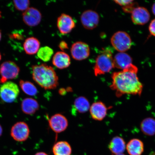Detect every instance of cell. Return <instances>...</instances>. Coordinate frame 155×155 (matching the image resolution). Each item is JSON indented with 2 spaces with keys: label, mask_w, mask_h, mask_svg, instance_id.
Returning <instances> with one entry per match:
<instances>
[{
  "label": "cell",
  "mask_w": 155,
  "mask_h": 155,
  "mask_svg": "<svg viewBox=\"0 0 155 155\" xmlns=\"http://www.w3.org/2000/svg\"><path fill=\"white\" fill-rule=\"evenodd\" d=\"M108 147L110 151L114 155L123 154L125 150V141L122 137L116 136L113 137L110 141Z\"/></svg>",
  "instance_id": "17"
},
{
  "label": "cell",
  "mask_w": 155,
  "mask_h": 155,
  "mask_svg": "<svg viewBox=\"0 0 155 155\" xmlns=\"http://www.w3.org/2000/svg\"><path fill=\"white\" fill-rule=\"evenodd\" d=\"M117 155H125L124 154H120Z\"/></svg>",
  "instance_id": "37"
},
{
  "label": "cell",
  "mask_w": 155,
  "mask_h": 155,
  "mask_svg": "<svg viewBox=\"0 0 155 155\" xmlns=\"http://www.w3.org/2000/svg\"><path fill=\"white\" fill-rule=\"evenodd\" d=\"M1 58H2V57H1V53H0V61H1Z\"/></svg>",
  "instance_id": "35"
},
{
  "label": "cell",
  "mask_w": 155,
  "mask_h": 155,
  "mask_svg": "<svg viewBox=\"0 0 155 155\" xmlns=\"http://www.w3.org/2000/svg\"><path fill=\"white\" fill-rule=\"evenodd\" d=\"M126 148L130 155H141L144 152V144L139 139H133L128 143Z\"/></svg>",
  "instance_id": "19"
},
{
  "label": "cell",
  "mask_w": 155,
  "mask_h": 155,
  "mask_svg": "<svg viewBox=\"0 0 155 155\" xmlns=\"http://www.w3.org/2000/svg\"><path fill=\"white\" fill-rule=\"evenodd\" d=\"M107 108L105 104L101 101L94 102L90 106V113L93 119L95 120H102L107 114Z\"/></svg>",
  "instance_id": "14"
},
{
  "label": "cell",
  "mask_w": 155,
  "mask_h": 155,
  "mask_svg": "<svg viewBox=\"0 0 155 155\" xmlns=\"http://www.w3.org/2000/svg\"><path fill=\"white\" fill-rule=\"evenodd\" d=\"M71 55L74 59L81 61L88 58L90 55V48L88 44L82 41L74 43L71 48Z\"/></svg>",
  "instance_id": "8"
},
{
  "label": "cell",
  "mask_w": 155,
  "mask_h": 155,
  "mask_svg": "<svg viewBox=\"0 0 155 155\" xmlns=\"http://www.w3.org/2000/svg\"><path fill=\"white\" fill-rule=\"evenodd\" d=\"M152 11L153 14L155 16V3L153 5L152 7Z\"/></svg>",
  "instance_id": "32"
},
{
  "label": "cell",
  "mask_w": 155,
  "mask_h": 155,
  "mask_svg": "<svg viewBox=\"0 0 155 155\" xmlns=\"http://www.w3.org/2000/svg\"><path fill=\"white\" fill-rule=\"evenodd\" d=\"M131 18L134 24L144 25L150 20V15L148 10L145 8L137 7L132 12Z\"/></svg>",
  "instance_id": "13"
},
{
  "label": "cell",
  "mask_w": 155,
  "mask_h": 155,
  "mask_svg": "<svg viewBox=\"0 0 155 155\" xmlns=\"http://www.w3.org/2000/svg\"><path fill=\"white\" fill-rule=\"evenodd\" d=\"M53 152L54 155H71L72 149L67 141H59L54 145Z\"/></svg>",
  "instance_id": "21"
},
{
  "label": "cell",
  "mask_w": 155,
  "mask_h": 155,
  "mask_svg": "<svg viewBox=\"0 0 155 155\" xmlns=\"http://www.w3.org/2000/svg\"><path fill=\"white\" fill-rule=\"evenodd\" d=\"M54 54V51L51 48L46 46L40 48L37 53L39 58L44 62L49 61Z\"/></svg>",
  "instance_id": "25"
},
{
  "label": "cell",
  "mask_w": 155,
  "mask_h": 155,
  "mask_svg": "<svg viewBox=\"0 0 155 155\" xmlns=\"http://www.w3.org/2000/svg\"><path fill=\"white\" fill-rule=\"evenodd\" d=\"M15 8L19 11H25L29 8L30 2L29 1H13Z\"/></svg>",
  "instance_id": "26"
},
{
  "label": "cell",
  "mask_w": 155,
  "mask_h": 155,
  "mask_svg": "<svg viewBox=\"0 0 155 155\" xmlns=\"http://www.w3.org/2000/svg\"><path fill=\"white\" fill-rule=\"evenodd\" d=\"M137 68L132 64L122 71L112 74L110 87L117 97L125 94L141 95L143 85L137 76Z\"/></svg>",
  "instance_id": "1"
},
{
  "label": "cell",
  "mask_w": 155,
  "mask_h": 155,
  "mask_svg": "<svg viewBox=\"0 0 155 155\" xmlns=\"http://www.w3.org/2000/svg\"><path fill=\"white\" fill-rule=\"evenodd\" d=\"M23 21L29 26H37L42 19L41 13L38 9L33 7L29 8L23 13Z\"/></svg>",
  "instance_id": "11"
},
{
  "label": "cell",
  "mask_w": 155,
  "mask_h": 155,
  "mask_svg": "<svg viewBox=\"0 0 155 155\" xmlns=\"http://www.w3.org/2000/svg\"><path fill=\"white\" fill-rule=\"evenodd\" d=\"M39 108L38 102L34 99L27 98L23 100L21 103V108L23 112L27 115L34 114Z\"/></svg>",
  "instance_id": "18"
},
{
  "label": "cell",
  "mask_w": 155,
  "mask_h": 155,
  "mask_svg": "<svg viewBox=\"0 0 155 155\" xmlns=\"http://www.w3.org/2000/svg\"><path fill=\"white\" fill-rule=\"evenodd\" d=\"M81 22L84 28L92 30L97 26L100 21V16L96 11L88 10L82 13L81 17Z\"/></svg>",
  "instance_id": "9"
},
{
  "label": "cell",
  "mask_w": 155,
  "mask_h": 155,
  "mask_svg": "<svg viewBox=\"0 0 155 155\" xmlns=\"http://www.w3.org/2000/svg\"><path fill=\"white\" fill-rule=\"evenodd\" d=\"M1 38H2V34H1V31H0V41L1 40Z\"/></svg>",
  "instance_id": "34"
},
{
  "label": "cell",
  "mask_w": 155,
  "mask_h": 155,
  "mask_svg": "<svg viewBox=\"0 0 155 155\" xmlns=\"http://www.w3.org/2000/svg\"><path fill=\"white\" fill-rule=\"evenodd\" d=\"M114 68L112 51L110 48L103 49L97 57L94 68L95 75L104 74L109 72Z\"/></svg>",
  "instance_id": "3"
},
{
  "label": "cell",
  "mask_w": 155,
  "mask_h": 155,
  "mask_svg": "<svg viewBox=\"0 0 155 155\" xmlns=\"http://www.w3.org/2000/svg\"><path fill=\"white\" fill-rule=\"evenodd\" d=\"M118 5H120L122 6H125V5H128L129 4L132 2H134L133 1H131V0H127V1H114Z\"/></svg>",
  "instance_id": "29"
},
{
  "label": "cell",
  "mask_w": 155,
  "mask_h": 155,
  "mask_svg": "<svg viewBox=\"0 0 155 155\" xmlns=\"http://www.w3.org/2000/svg\"><path fill=\"white\" fill-rule=\"evenodd\" d=\"M49 125L54 132L59 133L64 131L68 126L67 118L61 114H56L50 118Z\"/></svg>",
  "instance_id": "10"
},
{
  "label": "cell",
  "mask_w": 155,
  "mask_h": 155,
  "mask_svg": "<svg viewBox=\"0 0 155 155\" xmlns=\"http://www.w3.org/2000/svg\"><path fill=\"white\" fill-rule=\"evenodd\" d=\"M19 94V87L12 82H7L2 85L0 88V96L3 101L7 103L14 102Z\"/></svg>",
  "instance_id": "6"
},
{
  "label": "cell",
  "mask_w": 155,
  "mask_h": 155,
  "mask_svg": "<svg viewBox=\"0 0 155 155\" xmlns=\"http://www.w3.org/2000/svg\"><path fill=\"white\" fill-rule=\"evenodd\" d=\"M74 106L79 113H83L88 111L91 106L90 102L86 97L81 96L75 100Z\"/></svg>",
  "instance_id": "23"
},
{
  "label": "cell",
  "mask_w": 155,
  "mask_h": 155,
  "mask_svg": "<svg viewBox=\"0 0 155 155\" xmlns=\"http://www.w3.org/2000/svg\"><path fill=\"white\" fill-rule=\"evenodd\" d=\"M3 133V129L2 126L0 125V137L1 136Z\"/></svg>",
  "instance_id": "33"
},
{
  "label": "cell",
  "mask_w": 155,
  "mask_h": 155,
  "mask_svg": "<svg viewBox=\"0 0 155 155\" xmlns=\"http://www.w3.org/2000/svg\"><path fill=\"white\" fill-rule=\"evenodd\" d=\"M40 46L39 41L33 37L27 38L23 45L25 53L29 55H34L37 53Z\"/></svg>",
  "instance_id": "20"
},
{
  "label": "cell",
  "mask_w": 155,
  "mask_h": 155,
  "mask_svg": "<svg viewBox=\"0 0 155 155\" xmlns=\"http://www.w3.org/2000/svg\"><path fill=\"white\" fill-rule=\"evenodd\" d=\"M71 58L68 54L63 51H59L54 55L53 64L60 69L66 68L71 64Z\"/></svg>",
  "instance_id": "15"
},
{
  "label": "cell",
  "mask_w": 155,
  "mask_h": 155,
  "mask_svg": "<svg viewBox=\"0 0 155 155\" xmlns=\"http://www.w3.org/2000/svg\"><path fill=\"white\" fill-rule=\"evenodd\" d=\"M57 25L60 32L63 34L69 33L75 26V22L72 17L64 13L58 17Z\"/></svg>",
  "instance_id": "12"
},
{
  "label": "cell",
  "mask_w": 155,
  "mask_h": 155,
  "mask_svg": "<svg viewBox=\"0 0 155 155\" xmlns=\"http://www.w3.org/2000/svg\"><path fill=\"white\" fill-rule=\"evenodd\" d=\"M111 42L113 47L117 51L124 52L129 50L132 45L130 36L127 33L120 31L112 36Z\"/></svg>",
  "instance_id": "4"
},
{
  "label": "cell",
  "mask_w": 155,
  "mask_h": 155,
  "mask_svg": "<svg viewBox=\"0 0 155 155\" xmlns=\"http://www.w3.org/2000/svg\"><path fill=\"white\" fill-rule=\"evenodd\" d=\"M133 60L128 54L124 52H120L114 58V68L123 70L132 64Z\"/></svg>",
  "instance_id": "16"
},
{
  "label": "cell",
  "mask_w": 155,
  "mask_h": 155,
  "mask_svg": "<svg viewBox=\"0 0 155 155\" xmlns=\"http://www.w3.org/2000/svg\"><path fill=\"white\" fill-rule=\"evenodd\" d=\"M35 155H48L46 153L43 152H39L36 153Z\"/></svg>",
  "instance_id": "31"
},
{
  "label": "cell",
  "mask_w": 155,
  "mask_h": 155,
  "mask_svg": "<svg viewBox=\"0 0 155 155\" xmlns=\"http://www.w3.org/2000/svg\"><path fill=\"white\" fill-rule=\"evenodd\" d=\"M59 47L60 49L62 51H64L65 50L68 49V46L67 44L64 41H61L60 42Z\"/></svg>",
  "instance_id": "30"
},
{
  "label": "cell",
  "mask_w": 155,
  "mask_h": 155,
  "mask_svg": "<svg viewBox=\"0 0 155 155\" xmlns=\"http://www.w3.org/2000/svg\"><path fill=\"white\" fill-rule=\"evenodd\" d=\"M1 12L0 11V18H1Z\"/></svg>",
  "instance_id": "36"
},
{
  "label": "cell",
  "mask_w": 155,
  "mask_h": 155,
  "mask_svg": "<svg viewBox=\"0 0 155 155\" xmlns=\"http://www.w3.org/2000/svg\"><path fill=\"white\" fill-rule=\"evenodd\" d=\"M19 84L23 92L27 95L35 96L37 94V88L33 83L28 81L20 80Z\"/></svg>",
  "instance_id": "24"
},
{
  "label": "cell",
  "mask_w": 155,
  "mask_h": 155,
  "mask_svg": "<svg viewBox=\"0 0 155 155\" xmlns=\"http://www.w3.org/2000/svg\"><path fill=\"white\" fill-rule=\"evenodd\" d=\"M32 76L35 82L45 90H53L59 84V78L55 71L46 64L32 66Z\"/></svg>",
  "instance_id": "2"
},
{
  "label": "cell",
  "mask_w": 155,
  "mask_h": 155,
  "mask_svg": "<svg viewBox=\"0 0 155 155\" xmlns=\"http://www.w3.org/2000/svg\"><path fill=\"white\" fill-rule=\"evenodd\" d=\"M20 69L14 62L7 61L4 62L0 67V83H4L11 79H15L18 77Z\"/></svg>",
  "instance_id": "5"
},
{
  "label": "cell",
  "mask_w": 155,
  "mask_h": 155,
  "mask_svg": "<svg viewBox=\"0 0 155 155\" xmlns=\"http://www.w3.org/2000/svg\"><path fill=\"white\" fill-rule=\"evenodd\" d=\"M141 131L144 134L153 136L155 134V120L152 118H147L141 122Z\"/></svg>",
  "instance_id": "22"
},
{
  "label": "cell",
  "mask_w": 155,
  "mask_h": 155,
  "mask_svg": "<svg viewBox=\"0 0 155 155\" xmlns=\"http://www.w3.org/2000/svg\"><path fill=\"white\" fill-rule=\"evenodd\" d=\"M137 3L132 2L129 4L123 7V9L124 12L126 13H131L135 8L137 7Z\"/></svg>",
  "instance_id": "27"
},
{
  "label": "cell",
  "mask_w": 155,
  "mask_h": 155,
  "mask_svg": "<svg viewBox=\"0 0 155 155\" xmlns=\"http://www.w3.org/2000/svg\"><path fill=\"white\" fill-rule=\"evenodd\" d=\"M149 30L150 35L155 36V19H153L150 23Z\"/></svg>",
  "instance_id": "28"
},
{
  "label": "cell",
  "mask_w": 155,
  "mask_h": 155,
  "mask_svg": "<svg viewBox=\"0 0 155 155\" xmlns=\"http://www.w3.org/2000/svg\"><path fill=\"white\" fill-rule=\"evenodd\" d=\"M30 133L28 124L24 122H19L15 124L12 128L11 135L15 141L22 142L27 140Z\"/></svg>",
  "instance_id": "7"
}]
</instances>
